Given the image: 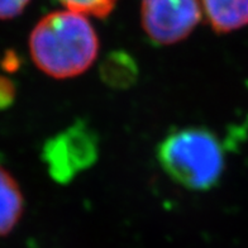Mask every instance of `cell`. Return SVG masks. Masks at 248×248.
Returning <instances> with one entry per match:
<instances>
[{"label":"cell","instance_id":"cell-5","mask_svg":"<svg viewBox=\"0 0 248 248\" xmlns=\"http://www.w3.org/2000/svg\"><path fill=\"white\" fill-rule=\"evenodd\" d=\"M212 30L227 34L248 26V0H200Z\"/></svg>","mask_w":248,"mask_h":248},{"label":"cell","instance_id":"cell-7","mask_svg":"<svg viewBox=\"0 0 248 248\" xmlns=\"http://www.w3.org/2000/svg\"><path fill=\"white\" fill-rule=\"evenodd\" d=\"M136 67L131 57L124 53L111 55L103 65V78L111 85L125 86L133 81Z\"/></svg>","mask_w":248,"mask_h":248},{"label":"cell","instance_id":"cell-1","mask_svg":"<svg viewBox=\"0 0 248 248\" xmlns=\"http://www.w3.org/2000/svg\"><path fill=\"white\" fill-rule=\"evenodd\" d=\"M28 47L34 65L43 74L65 80L92 67L100 43L88 16L65 9L39 20L31 32Z\"/></svg>","mask_w":248,"mask_h":248},{"label":"cell","instance_id":"cell-3","mask_svg":"<svg viewBox=\"0 0 248 248\" xmlns=\"http://www.w3.org/2000/svg\"><path fill=\"white\" fill-rule=\"evenodd\" d=\"M99 155L98 136L84 122L72 124L43 146V162L60 184H69L94 165Z\"/></svg>","mask_w":248,"mask_h":248},{"label":"cell","instance_id":"cell-6","mask_svg":"<svg viewBox=\"0 0 248 248\" xmlns=\"http://www.w3.org/2000/svg\"><path fill=\"white\" fill-rule=\"evenodd\" d=\"M24 212L22 190L12 173L0 167V237L13 232Z\"/></svg>","mask_w":248,"mask_h":248},{"label":"cell","instance_id":"cell-4","mask_svg":"<svg viewBox=\"0 0 248 248\" xmlns=\"http://www.w3.org/2000/svg\"><path fill=\"white\" fill-rule=\"evenodd\" d=\"M202 16L200 0H142L140 24L156 46H171L193 33Z\"/></svg>","mask_w":248,"mask_h":248},{"label":"cell","instance_id":"cell-2","mask_svg":"<svg viewBox=\"0 0 248 248\" xmlns=\"http://www.w3.org/2000/svg\"><path fill=\"white\" fill-rule=\"evenodd\" d=\"M157 161L175 183L193 191L218 185L225 167L220 140L204 127L180 128L167 134L157 147Z\"/></svg>","mask_w":248,"mask_h":248},{"label":"cell","instance_id":"cell-10","mask_svg":"<svg viewBox=\"0 0 248 248\" xmlns=\"http://www.w3.org/2000/svg\"><path fill=\"white\" fill-rule=\"evenodd\" d=\"M16 98L14 84L8 78L0 76V109H5L13 104Z\"/></svg>","mask_w":248,"mask_h":248},{"label":"cell","instance_id":"cell-9","mask_svg":"<svg viewBox=\"0 0 248 248\" xmlns=\"http://www.w3.org/2000/svg\"><path fill=\"white\" fill-rule=\"evenodd\" d=\"M31 0H0V19H13L23 13Z\"/></svg>","mask_w":248,"mask_h":248},{"label":"cell","instance_id":"cell-8","mask_svg":"<svg viewBox=\"0 0 248 248\" xmlns=\"http://www.w3.org/2000/svg\"><path fill=\"white\" fill-rule=\"evenodd\" d=\"M67 10L84 16L107 18L114 10L118 0H59Z\"/></svg>","mask_w":248,"mask_h":248}]
</instances>
